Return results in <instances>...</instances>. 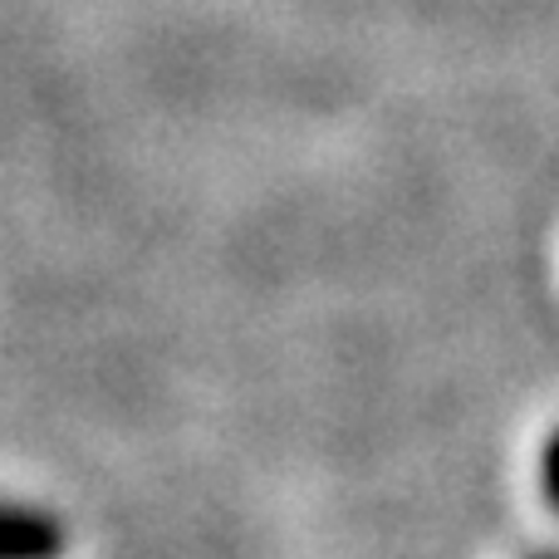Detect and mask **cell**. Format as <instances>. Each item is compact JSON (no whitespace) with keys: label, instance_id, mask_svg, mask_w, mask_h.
Listing matches in <instances>:
<instances>
[{"label":"cell","instance_id":"obj_2","mask_svg":"<svg viewBox=\"0 0 559 559\" xmlns=\"http://www.w3.org/2000/svg\"><path fill=\"white\" fill-rule=\"evenodd\" d=\"M540 481H545V501L559 511V427L545 442V456H540Z\"/></svg>","mask_w":559,"mask_h":559},{"label":"cell","instance_id":"obj_1","mask_svg":"<svg viewBox=\"0 0 559 559\" xmlns=\"http://www.w3.org/2000/svg\"><path fill=\"white\" fill-rule=\"evenodd\" d=\"M69 525L64 515L29 501H0V559H64Z\"/></svg>","mask_w":559,"mask_h":559},{"label":"cell","instance_id":"obj_3","mask_svg":"<svg viewBox=\"0 0 559 559\" xmlns=\"http://www.w3.org/2000/svg\"><path fill=\"white\" fill-rule=\"evenodd\" d=\"M531 559H559V550H540V555H531Z\"/></svg>","mask_w":559,"mask_h":559}]
</instances>
